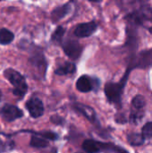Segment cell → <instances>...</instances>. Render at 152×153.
Returning a JSON list of instances; mask_svg holds the SVG:
<instances>
[{
    "label": "cell",
    "instance_id": "cell-21",
    "mask_svg": "<svg viewBox=\"0 0 152 153\" xmlns=\"http://www.w3.org/2000/svg\"><path fill=\"white\" fill-rule=\"evenodd\" d=\"M50 120H51L52 123H54V124H56V125H61V123L59 122L60 120H61V121H64V119L61 118V117H58V116H53V117L50 118Z\"/></svg>",
    "mask_w": 152,
    "mask_h": 153
},
{
    "label": "cell",
    "instance_id": "cell-15",
    "mask_svg": "<svg viewBox=\"0 0 152 153\" xmlns=\"http://www.w3.org/2000/svg\"><path fill=\"white\" fill-rule=\"evenodd\" d=\"M127 141L133 146H141L144 143L145 139L141 134L131 133L127 135Z\"/></svg>",
    "mask_w": 152,
    "mask_h": 153
},
{
    "label": "cell",
    "instance_id": "cell-2",
    "mask_svg": "<svg viewBox=\"0 0 152 153\" xmlns=\"http://www.w3.org/2000/svg\"><path fill=\"white\" fill-rule=\"evenodd\" d=\"M4 75L13 85V93L19 98H23L28 91V85L25 78L18 71L12 68L5 69L4 71Z\"/></svg>",
    "mask_w": 152,
    "mask_h": 153
},
{
    "label": "cell",
    "instance_id": "cell-3",
    "mask_svg": "<svg viewBox=\"0 0 152 153\" xmlns=\"http://www.w3.org/2000/svg\"><path fill=\"white\" fill-rule=\"evenodd\" d=\"M29 64L31 66V68L34 70V72L37 73V75L40 78L45 77L47 63L43 51L39 49L38 47L31 51L29 57Z\"/></svg>",
    "mask_w": 152,
    "mask_h": 153
},
{
    "label": "cell",
    "instance_id": "cell-4",
    "mask_svg": "<svg viewBox=\"0 0 152 153\" xmlns=\"http://www.w3.org/2000/svg\"><path fill=\"white\" fill-rule=\"evenodd\" d=\"M152 66V48L145 49L138 54L133 55L128 63L127 69L132 71L133 69H147Z\"/></svg>",
    "mask_w": 152,
    "mask_h": 153
},
{
    "label": "cell",
    "instance_id": "cell-22",
    "mask_svg": "<svg viewBox=\"0 0 152 153\" xmlns=\"http://www.w3.org/2000/svg\"><path fill=\"white\" fill-rule=\"evenodd\" d=\"M1 98H2V92H1V91H0V100H1Z\"/></svg>",
    "mask_w": 152,
    "mask_h": 153
},
{
    "label": "cell",
    "instance_id": "cell-10",
    "mask_svg": "<svg viewBox=\"0 0 152 153\" xmlns=\"http://www.w3.org/2000/svg\"><path fill=\"white\" fill-rule=\"evenodd\" d=\"M73 108L76 112H78V113L82 114V116H84L92 124H99L96 112L91 107L84 105L82 103H74L73 105Z\"/></svg>",
    "mask_w": 152,
    "mask_h": 153
},
{
    "label": "cell",
    "instance_id": "cell-16",
    "mask_svg": "<svg viewBox=\"0 0 152 153\" xmlns=\"http://www.w3.org/2000/svg\"><path fill=\"white\" fill-rule=\"evenodd\" d=\"M82 149L87 153H98L99 152V147H98V142L88 139L85 140L82 143Z\"/></svg>",
    "mask_w": 152,
    "mask_h": 153
},
{
    "label": "cell",
    "instance_id": "cell-13",
    "mask_svg": "<svg viewBox=\"0 0 152 153\" xmlns=\"http://www.w3.org/2000/svg\"><path fill=\"white\" fill-rule=\"evenodd\" d=\"M75 71H76V65L73 62H65V64L58 66L55 70V74L56 75L63 76V75L73 74V73H75Z\"/></svg>",
    "mask_w": 152,
    "mask_h": 153
},
{
    "label": "cell",
    "instance_id": "cell-9",
    "mask_svg": "<svg viewBox=\"0 0 152 153\" xmlns=\"http://www.w3.org/2000/svg\"><path fill=\"white\" fill-rule=\"evenodd\" d=\"M98 29L96 22L91 21L90 22L80 23L74 30V35L78 38H88L90 37Z\"/></svg>",
    "mask_w": 152,
    "mask_h": 153
},
{
    "label": "cell",
    "instance_id": "cell-1",
    "mask_svg": "<svg viewBox=\"0 0 152 153\" xmlns=\"http://www.w3.org/2000/svg\"><path fill=\"white\" fill-rule=\"evenodd\" d=\"M130 71L126 70L124 76L118 82H109L105 85V94L106 97L108 98V101L114 105L116 106H121L122 102V95L125 90V87L126 85V82L128 81V77L130 74Z\"/></svg>",
    "mask_w": 152,
    "mask_h": 153
},
{
    "label": "cell",
    "instance_id": "cell-20",
    "mask_svg": "<svg viewBox=\"0 0 152 153\" xmlns=\"http://www.w3.org/2000/svg\"><path fill=\"white\" fill-rule=\"evenodd\" d=\"M142 135L144 139H151L152 138V122H148L144 125L142 131Z\"/></svg>",
    "mask_w": 152,
    "mask_h": 153
},
{
    "label": "cell",
    "instance_id": "cell-11",
    "mask_svg": "<svg viewBox=\"0 0 152 153\" xmlns=\"http://www.w3.org/2000/svg\"><path fill=\"white\" fill-rule=\"evenodd\" d=\"M71 9H72V6L70 3L57 6L51 12V19L53 20L54 22H56L57 21H60L61 19L65 17L71 12Z\"/></svg>",
    "mask_w": 152,
    "mask_h": 153
},
{
    "label": "cell",
    "instance_id": "cell-19",
    "mask_svg": "<svg viewBox=\"0 0 152 153\" xmlns=\"http://www.w3.org/2000/svg\"><path fill=\"white\" fill-rule=\"evenodd\" d=\"M65 33V30L62 26H58L56 29V30L53 32V34L51 36V40L55 43H57V44L62 43Z\"/></svg>",
    "mask_w": 152,
    "mask_h": 153
},
{
    "label": "cell",
    "instance_id": "cell-14",
    "mask_svg": "<svg viewBox=\"0 0 152 153\" xmlns=\"http://www.w3.org/2000/svg\"><path fill=\"white\" fill-rule=\"evenodd\" d=\"M13 39H14V35L11 30L5 28H3L0 30V44L1 45H8L13 40Z\"/></svg>",
    "mask_w": 152,
    "mask_h": 153
},
{
    "label": "cell",
    "instance_id": "cell-5",
    "mask_svg": "<svg viewBox=\"0 0 152 153\" xmlns=\"http://www.w3.org/2000/svg\"><path fill=\"white\" fill-rule=\"evenodd\" d=\"M128 21L133 25H142L145 26L148 22H151V28L149 29L150 32L152 33V8H143L139 9L133 13L127 16Z\"/></svg>",
    "mask_w": 152,
    "mask_h": 153
},
{
    "label": "cell",
    "instance_id": "cell-18",
    "mask_svg": "<svg viewBox=\"0 0 152 153\" xmlns=\"http://www.w3.org/2000/svg\"><path fill=\"white\" fill-rule=\"evenodd\" d=\"M145 104H146L145 99H144V97L142 96V95H136V96L133 99V101H132L133 109L137 110V111H141V110L144 108Z\"/></svg>",
    "mask_w": 152,
    "mask_h": 153
},
{
    "label": "cell",
    "instance_id": "cell-8",
    "mask_svg": "<svg viewBox=\"0 0 152 153\" xmlns=\"http://www.w3.org/2000/svg\"><path fill=\"white\" fill-rule=\"evenodd\" d=\"M25 107L33 118L40 117L44 113V105L39 98H30L26 102Z\"/></svg>",
    "mask_w": 152,
    "mask_h": 153
},
{
    "label": "cell",
    "instance_id": "cell-23",
    "mask_svg": "<svg viewBox=\"0 0 152 153\" xmlns=\"http://www.w3.org/2000/svg\"><path fill=\"white\" fill-rule=\"evenodd\" d=\"M77 153H81V152H77Z\"/></svg>",
    "mask_w": 152,
    "mask_h": 153
},
{
    "label": "cell",
    "instance_id": "cell-17",
    "mask_svg": "<svg viewBox=\"0 0 152 153\" xmlns=\"http://www.w3.org/2000/svg\"><path fill=\"white\" fill-rule=\"evenodd\" d=\"M30 145L33 148L42 149V148H46L48 146V142L44 138L39 137L37 135H32L30 138Z\"/></svg>",
    "mask_w": 152,
    "mask_h": 153
},
{
    "label": "cell",
    "instance_id": "cell-6",
    "mask_svg": "<svg viewBox=\"0 0 152 153\" xmlns=\"http://www.w3.org/2000/svg\"><path fill=\"white\" fill-rule=\"evenodd\" d=\"M62 48L65 55L73 60L79 59L82 52V47L75 39H67L62 42Z\"/></svg>",
    "mask_w": 152,
    "mask_h": 153
},
{
    "label": "cell",
    "instance_id": "cell-12",
    "mask_svg": "<svg viewBox=\"0 0 152 153\" xmlns=\"http://www.w3.org/2000/svg\"><path fill=\"white\" fill-rule=\"evenodd\" d=\"M76 88L79 91L87 93L93 90V83L92 80L88 75H82L78 78L76 82Z\"/></svg>",
    "mask_w": 152,
    "mask_h": 153
},
{
    "label": "cell",
    "instance_id": "cell-7",
    "mask_svg": "<svg viewBox=\"0 0 152 153\" xmlns=\"http://www.w3.org/2000/svg\"><path fill=\"white\" fill-rule=\"evenodd\" d=\"M0 117L5 122H13L23 117V112L14 105L5 104L0 109Z\"/></svg>",
    "mask_w": 152,
    "mask_h": 153
}]
</instances>
